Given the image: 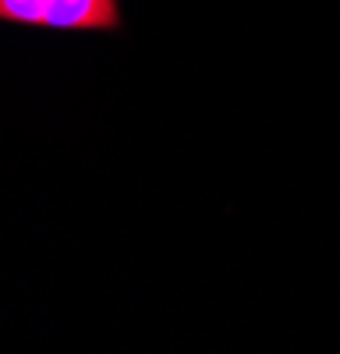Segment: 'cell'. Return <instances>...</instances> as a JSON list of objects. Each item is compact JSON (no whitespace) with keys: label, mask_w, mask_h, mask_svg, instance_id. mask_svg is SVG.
I'll use <instances>...</instances> for the list:
<instances>
[{"label":"cell","mask_w":340,"mask_h":354,"mask_svg":"<svg viewBox=\"0 0 340 354\" xmlns=\"http://www.w3.org/2000/svg\"><path fill=\"white\" fill-rule=\"evenodd\" d=\"M0 21L61 28V32H113L121 28L117 0H0Z\"/></svg>","instance_id":"obj_1"}]
</instances>
